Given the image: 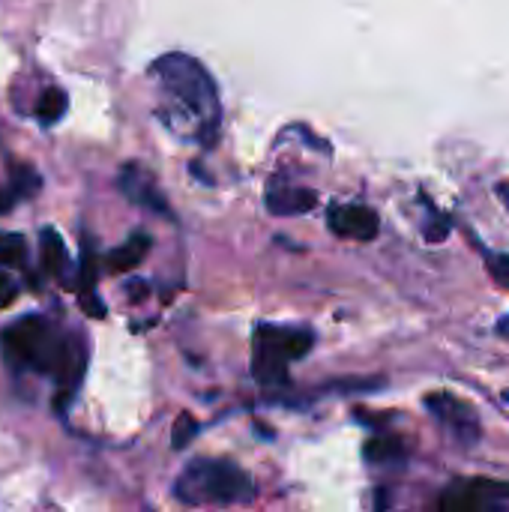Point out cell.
I'll list each match as a JSON object with an SVG mask.
<instances>
[{"mask_svg":"<svg viewBox=\"0 0 509 512\" xmlns=\"http://www.w3.org/2000/svg\"><path fill=\"white\" fill-rule=\"evenodd\" d=\"M509 504V483H495V480H462L453 483L438 507L444 512H492Z\"/></svg>","mask_w":509,"mask_h":512,"instance_id":"cell-5","label":"cell"},{"mask_svg":"<svg viewBox=\"0 0 509 512\" xmlns=\"http://www.w3.org/2000/svg\"><path fill=\"white\" fill-rule=\"evenodd\" d=\"M15 300V285L6 273H0V309H6Z\"/></svg>","mask_w":509,"mask_h":512,"instance_id":"cell-19","label":"cell"},{"mask_svg":"<svg viewBox=\"0 0 509 512\" xmlns=\"http://www.w3.org/2000/svg\"><path fill=\"white\" fill-rule=\"evenodd\" d=\"M0 348L12 366H27L45 375H57L66 390H75L84 375V354L36 315H27L0 333Z\"/></svg>","mask_w":509,"mask_h":512,"instance_id":"cell-2","label":"cell"},{"mask_svg":"<svg viewBox=\"0 0 509 512\" xmlns=\"http://www.w3.org/2000/svg\"><path fill=\"white\" fill-rule=\"evenodd\" d=\"M426 408L459 444L471 447V444L480 441L483 429H480V420H477V414H474V408L468 402H462V399H456L450 393H432L426 399Z\"/></svg>","mask_w":509,"mask_h":512,"instance_id":"cell-6","label":"cell"},{"mask_svg":"<svg viewBox=\"0 0 509 512\" xmlns=\"http://www.w3.org/2000/svg\"><path fill=\"white\" fill-rule=\"evenodd\" d=\"M264 204L273 216H303L309 210H315L318 204V192L315 189H306V186H291V183H282L276 180L267 195H264Z\"/></svg>","mask_w":509,"mask_h":512,"instance_id":"cell-9","label":"cell"},{"mask_svg":"<svg viewBox=\"0 0 509 512\" xmlns=\"http://www.w3.org/2000/svg\"><path fill=\"white\" fill-rule=\"evenodd\" d=\"M129 294H132V300H144L147 285H144V282H132V285H129Z\"/></svg>","mask_w":509,"mask_h":512,"instance_id":"cell-20","label":"cell"},{"mask_svg":"<svg viewBox=\"0 0 509 512\" xmlns=\"http://www.w3.org/2000/svg\"><path fill=\"white\" fill-rule=\"evenodd\" d=\"M498 333H509V315L507 318H501V324H498Z\"/></svg>","mask_w":509,"mask_h":512,"instance_id":"cell-21","label":"cell"},{"mask_svg":"<svg viewBox=\"0 0 509 512\" xmlns=\"http://www.w3.org/2000/svg\"><path fill=\"white\" fill-rule=\"evenodd\" d=\"M81 309H84V312H90L93 318H102V315H105V306L96 300L93 288H90V291H81Z\"/></svg>","mask_w":509,"mask_h":512,"instance_id":"cell-18","label":"cell"},{"mask_svg":"<svg viewBox=\"0 0 509 512\" xmlns=\"http://www.w3.org/2000/svg\"><path fill=\"white\" fill-rule=\"evenodd\" d=\"M42 264L51 276H63L66 273V264H69V252H66V243L57 231L45 228L42 231Z\"/></svg>","mask_w":509,"mask_h":512,"instance_id":"cell-11","label":"cell"},{"mask_svg":"<svg viewBox=\"0 0 509 512\" xmlns=\"http://www.w3.org/2000/svg\"><path fill=\"white\" fill-rule=\"evenodd\" d=\"M315 345V336L303 327L261 324L252 339V375L261 387L285 384L288 366L306 357Z\"/></svg>","mask_w":509,"mask_h":512,"instance_id":"cell-4","label":"cell"},{"mask_svg":"<svg viewBox=\"0 0 509 512\" xmlns=\"http://www.w3.org/2000/svg\"><path fill=\"white\" fill-rule=\"evenodd\" d=\"M366 459L375 465H387V462H402L405 459V444L396 435H378L366 444Z\"/></svg>","mask_w":509,"mask_h":512,"instance_id":"cell-12","label":"cell"},{"mask_svg":"<svg viewBox=\"0 0 509 512\" xmlns=\"http://www.w3.org/2000/svg\"><path fill=\"white\" fill-rule=\"evenodd\" d=\"M195 432H198V423H195L189 414H180V417H177V423H174V432H171L174 450H183V447L195 438Z\"/></svg>","mask_w":509,"mask_h":512,"instance_id":"cell-16","label":"cell"},{"mask_svg":"<svg viewBox=\"0 0 509 512\" xmlns=\"http://www.w3.org/2000/svg\"><path fill=\"white\" fill-rule=\"evenodd\" d=\"M150 246H153V240H150L147 234H135V237H129L123 246H117V249L108 255V267H111L114 273H132V270L147 258Z\"/></svg>","mask_w":509,"mask_h":512,"instance_id":"cell-10","label":"cell"},{"mask_svg":"<svg viewBox=\"0 0 509 512\" xmlns=\"http://www.w3.org/2000/svg\"><path fill=\"white\" fill-rule=\"evenodd\" d=\"M150 72L162 93L159 117L165 120V126L201 147H210L219 135L222 102L216 81L204 69V63L192 54L171 51L162 54L150 66Z\"/></svg>","mask_w":509,"mask_h":512,"instance_id":"cell-1","label":"cell"},{"mask_svg":"<svg viewBox=\"0 0 509 512\" xmlns=\"http://www.w3.org/2000/svg\"><path fill=\"white\" fill-rule=\"evenodd\" d=\"M174 495L189 507H237L255 501V480L231 459H198L177 477Z\"/></svg>","mask_w":509,"mask_h":512,"instance_id":"cell-3","label":"cell"},{"mask_svg":"<svg viewBox=\"0 0 509 512\" xmlns=\"http://www.w3.org/2000/svg\"><path fill=\"white\" fill-rule=\"evenodd\" d=\"M480 252H483V258H486V267H489L492 279H495L498 285L509 288V255H492V252H486V249H480Z\"/></svg>","mask_w":509,"mask_h":512,"instance_id":"cell-17","label":"cell"},{"mask_svg":"<svg viewBox=\"0 0 509 512\" xmlns=\"http://www.w3.org/2000/svg\"><path fill=\"white\" fill-rule=\"evenodd\" d=\"M39 189V177L27 168V165H18L15 171H12V195L15 198H27V195H33Z\"/></svg>","mask_w":509,"mask_h":512,"instance_id":"cell-15","label":"cell"},{"mask_svg":"<svg viewBox=\"0 0 509 512\" xmlns=\"http://www.w3.org/2000/svg\"><path fill=\"white\" fill-rule=\"evenodd\" d=\"M63 114H66V93H63L60 87H45L42 96H39V102H36V117H39L45 126H51V123H57Z\"/></svg>","mask_w":509,"mask_h":512,"instance_id":"cell-13","label":"cell"},{"mask_svg":"<svg viewBox=\"0 0 509 512\" xmlns=\"http://www.w3.org/2000/svg\"><path fill=\"white\" fill-rule=\"evenodd\" d=\"M120 189H123V195H126L132 204H138V207H144V210H150V213H162V216L171 213L168 204H165V195H162L159 186L153 183V174H147V171L138 168V165H126V168L120 171Z\"/></svg>","mask_w":509,"mask_h":512,"instance_id":"cell-8","label":"cell"},{"mask_svg":"<svg viewBox=\"0 0 509 512\" xmlns=\"http://www.w3.org/2000/svg\"><path fill=\"white\" fill-rule=\"evenodd\" d=\"M0 264L3 267H24L27 264V243L21 234L0 231Z\"/></svg>","mask_w":509,"mask_h":512,"instance_id":"cell-14","label":"cell"},{"mask_svg":"<svg viewBox=\"0 0 509 512\" xmlns=\"http://www.w3.org/2000/svg\"><path fill=\"white\" fill-rule=\"evenodd\" d=\"M327 225L336 237L354 240V243H369L381 231V219L372 207L366 204H330L327 210Z\"/></svg>","mask_w":509,"mask_h":512,"instance_id":"cell-7","label":"cell"}]
</instances>
